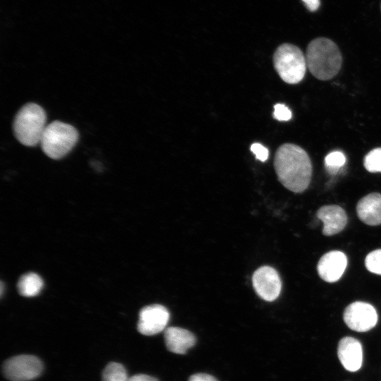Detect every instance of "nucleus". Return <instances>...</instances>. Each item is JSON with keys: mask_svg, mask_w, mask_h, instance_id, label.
<instances>
[{"mask_svg": "<svg viewBox=\"0 0 381 381\" xmlns=\"http://www.w3.org/2000/svg\"><path fill=\"white\" fill-rule=\"evenodd\" d=\"M78 140V133L73 126L54 121L46 126L40 144L46 155L59 159L72 150Z\"/></svg>", "mask_w": 381, "mask_h": 381, "instance_id": "nucleus-4", "label": "nucleus"}, {"mask_svg": "<svg viewBox=\"0 0 381 381\" xmlns=\"http://www.w3.org/2000/svg\"><path fill=\"white\" fill-rule=\"evenodd\" d=\"M344 321L352 330L363 332L373 328L377 322V314L370 303L356 301L344 312Z\"/></svg>", "mask_w": 381, "mask_h": 381, "instance_id": "nucleus-7", "label": "nucleus"}, {"mask_svg": "<svg viewBox=\"0 0 381 381\" xmlns=\"http://www.w3.org/2000/svg\"><path fill=\"white\" fill-rule=\"evenodd\" d=\"M273 64L279 77L288 84H297L305 76L306 56L296 45L284 43L279 46L273 55Z\"/></svg>", "mask_w": 381, "mask_h": 381, "instance_id": "nucleus-5", "label": "nucleus"}, {"mask_svg": "<svg viewBox=\"0 0 381 381\" xmlns=\"http://www.w3.org/2000/svg\"><path fill=\"white\" fill-rule=\"evenodd\" d=\"M273 116L278 121H287L292 117V113L285 104L278 103L274 106Z\"/></svg>", "mask_w": 381, "mask_h": 381, "instance_id": "nucleus-20", "label": "nucleus"}, {"mask_svg": "<svg viewBox=\"0 0 381 381\" xmlns=\"http://www.w3.org/2000/svg\"><path fill=\"white\" fill-rule=\"evenodd\" d=\"M274 167L278 180L288 190L302 193L308 187L312 164L308 153L300 146L282 145L275 153Z\"/></svg>", "mask_w": 381, "mask_h": 381, "instance_id": "nucleus-1", "label": "nucleus"}, {"mask_svg": "<svg viewBox=\"0 0 381 381\" xmlns=\"http://www.w3.org/2000/svg\"><path fill=\"white\" fill-rule=\"evenodd\" d=\"M359 219L365 224H381V194L370 193L362 198L356 206Z\"/></svg>", "mask_w": 381, "mask_h": 381, "instance_id": "nucleus-13", "label": "nucleus"}, {"mask_svg": "<svg viewBox=\"0 0 381 381\" xmlns=\"http://www.w3.org/2000/svg\"><path fill=\"white\" fill-rule=\"evenodd\" d=\"M46 114L38 104L28 103L15 116L13 129L16 139L25 146H35L40 143L46 128Z\"/></svg>", "mask_w": 381, "mask_h": 381, "instance_id": "nucleus-3", "label": "nucleus"}, {"mask_svg": "<svg viewBox=\"0 0 381 381\" xmlns=\"http://www.w3.org/2000/svg\"><path fill=\"white\" fill-rule=\"evenodd\" d=\"M306 60L307 68L314 77L327 80L341 69L342 56L337 45L331 40L318 37L308 45Z\"/></svg>", "mask_w": 381, "mask_h": 381, "instance_id": "nucleus-2", "label": "nucleus"}, {"mask_svg": "<svg viewBox=\"0 0 381 381\" xmlns=\"http://www.w3.org/2000/svg\"><path fill=\"white\" fill-rule=\"evenodd\" d=\"M317 217L323 222L322 233L325 236H332L340 232L347 223L345 211L336 205L321 207L317 212Z\"/></svg>", "mask_w": 381, "mask_h": 381, "instance_id": "nucleus-12", "label": "nucleus"}, {"mask_svg": "<svg viewBox=\"0 0 381 381\" xmlns=\"http://www.w3.org/2000/svg\"><path fill=\"white\" fill-rule=\"evenodd\" d=\"M347 265V258L341 251L332 250L320 259L317 270L319 276L327 282L338 281L344 274Z\"/></svg>", "mask_w": 381, "mask_h": 381, "instance_id": "nucleus-10", "label": "nucleus"}, {"mask_svg": "<svg viewBox=\"0 0 381 381\" xmlns=\"http://www.w3.org/2000/svg\"><path fill=\"white\" fill-rule=\"evenodd\" d=\"M250 150L255 155V158L261 162H265L268 158V150L259 143H253L250 146Z\"/></svg>", "mask_w": 381, "mask_h": 381, "instance_id": "nucleus-21", "label": "nucleus"}, {"mask_svg": "<svg viewBox=\"0 0 381 381\" xmlns=\"http://www.w3.org/2000/svg\"><path fill=\"white\" fill-rule=\"evenodd\" d=\"M128 377L124 367L118 363H109L102 373V381H128Z\"/></svg>", "mask_w": 381, "mask_h": 381, "instance_id": "nucleus-16", "label": "nucleus"}, {"mask_svg": "<svg viewBox=\"0 0 381 381\" xmlns=\"http://www.w3.org/2000/svg\"><path fill=\"white\" fill-rule=\"evenodd\" d=\"M306 7L311 12L318 9L320 5V0H301Z\"/></svg>", "mask_w": 381, "mask_h": 381, "instance_id": "nucleus-23", "label": "nucleus"}, {"mask_svg": "<svg viewBox=\"0 0 381 381\" xmlns=\"http://www.w3.org/2000/svg\"><path fill=\"white\" fill-rule=\"evenodd\" d=\"M346 163V157L340 151L329 153L325 158V165L327 172L332 175L337 174Z\"/></svg>", "mask_w": 381, "mask_h": 381, "instance_id": "nucleus-17", "label": "nucleus"}, {"mask_svg": "<svg viewBox=\"0 0 381 381\" xmlns=\"http://www.w3.org/2000/svg\"><path fill=\"white\" fill-rule=\"evenodd\" d=\"M164 340L167 349L177 354L186 353L196 341L193 333L177 327H170L165 329Z\"/></svg>", "mask_w": 381, "mask_h": 381, "instance_id": "nucleus-14", "label": "nucleus"}, {"mask_svg": "<svg viewBox=\"0 0 381 381\" xmlns=\"http://www.w3.org/2000/svg\"><path fill=\"white\" fill-rule=\"evenodd\" d=\"M365 265L370 272L381 275V249L368 253L365 260Z\"/></svg>", "mask_w": 381, "mask_h": 381, "instance_id": "nucleus-19", "label": "nucleus"}, {"mask_svg": "<svg viewBox=\"0 0 381 381\" xmlns=\"http://www.w3.org/2000/svg\"><path fill=\"white\" fill-rule=\"evenodd\" d=\"M363 165L369 172H381V147L370 151L364 157Z\"/></svg>", "mask_w": 381, "mask_h": 381, "instance_id": "nucleus-18", "label": "nucleus"}, {"mask_svg": "<svg viewBox=\"0 0 381 381\" xmlns=\"http://www.w3.org/2000/svg\"><path fill=\"white\" fill-rule=\"evenodd\" d=\"M252 281L257 294L265 301L275 300L281 292L280 277L278 272L272 267H259L253 273Z\"/></svg>", "mask_w": 381, "mask_h": 381, "instance_id": "nucleus-8", "label": "nucleus"}, {"mask_svg": "<svg viewBox=\"0 0 381 381\" xmlns=\"http://www.w3.org/2000/svg\"><path fill=\"white\" fill-rule=\"evenodd\" d=\"M169 317L168 310L162 305L145 306L139 313L138 330L142 334L147 336L158 334L165 329Z\"/></svg>", "mask_w": 381, "mask_h": 381, "instance_id": "nucleus-9", "label": "nucleus"}, {"mask_svg": "<svg viewBox=\"0 0 381 381\" xmlns=\"http://www.w3.org/2000/svg\"><path fill=\"white\" fill-rule=\"evenodd\" d=\"M42 287L43 281L42 278L33 272H29L21 276L17 284L18 293L25 297L37 295Z\"/></svg>", "mask_w": 381, "mask_h": 381, "instance_id": "nucleus-15", "label": "nucleus"}, {"mask_svg": "<svg viewBox=\"0 0 381 381\" xmlns=\"http://www.w3.org/2000/svg\"><path fill=\"white\" fill-rule=\"evenodd\" d=\"M188 381H217V380L208 374L197 373L191 375Z\"/></svg>", "mask_w": 381, "mask_h": 381, "instance_id": "nucleus-22", "label": "nucleus"}, {"mask_svg": "<svg viewBox=\"0 0 381 381\" xmlns=\"http://www.w3.org/2000/svg\"><path fill=\"white\" fill-rule=\"evenodd\" d=\"M128 381H158L155 377L147 375L138 374L128 378Z\"/></svg>", "mask_w": 381, "mask_h": 381, "instance_id": "nucleus-24", "label": "nucleus"}, {"mask_svg": "<svg viewBox=\"0 0 381 381\" xmlns=\"http://www.w3.org/2000/svg\"><path fill=\"white\" fill-rule=\"evenodd\" d=\"M4 377L10 381H29L43 370L42 361L32 355H19L6 360L2 367Z\"/></svg>", "mask_w": 381, "mask_h": 381, "instance_id": "nucleus-6", "label": "nucleus"}, {"mask_svg": "<svg viewBox=\"0 0 381 381\" xmlns=\"http://www.w3.org/2000/svg\"><path fill=\"white\" fill-rule=\"evenodd\" d=\"M337 354L339 359L347 370H358L363 362V349L361 343L355 338L346 337L338 344Z\"/></svg>", "mask_w": 381, "mask_h": 381, "instance_id": "nucleus-11", "label": "nucleus"}]
</instances>
